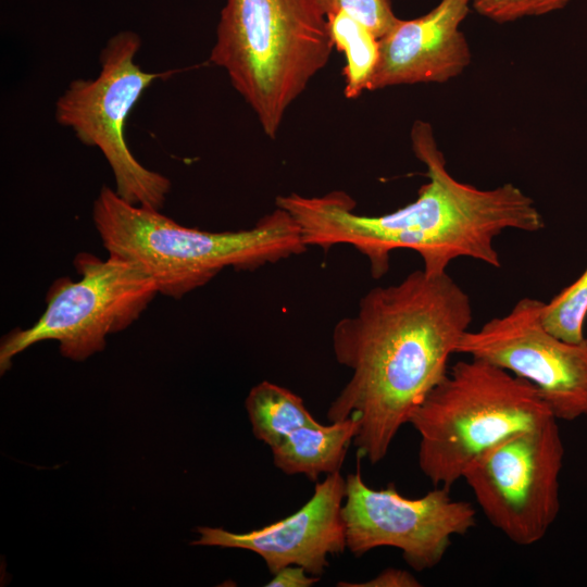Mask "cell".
<instances>
[{"instance_id":"obj_7","label":"cell","mask_w":587,"mask_h":587,"mask_svg":"<svg viewBox=\"0 0 587 587\" xmlns=\"http://www.w3.org/2000/svg\"><path fill=\"white\" fill-rule=\"evenodd\" d=\"M141 47L132 30L112 36L100 53V72L70 83L55 102L57 122L79 141L98 148L110 165L116 193L125 201L161 210L171 180L145 167L128 148L125 126L129 112L154 80L174 72H146L135 62Z\"/></svg>"},{"instance_id":"obj_20","label":"cell","mask_w":587,"mask_h":587,"mask_svg":"<svg viewBox=\"0 0 587 587\" xmlns=\"http://www.w3.org/2000/svg\"><path fill=\"white\" fill-rule=\"evenodd\" d=\"M309 573L299 565H288L275 574L265 584L267 587H310L320 580L319 576L308 575Z\"/></svg>"},{"instance_id":"obj_15","label":"cell","mask_w":587,"mask_h":587,"mask_svg":"<svg viewBox=\"0 0 587 587\" xmlns=\"http://www.w3.org/2000/svg\"><path fill=\"white\" fill-rule=\"evenodd\" d=\"M329 35L337 50L344 53V95L357 99L371 90L379 60V39L364 25L344 12L327 15Z\"/></svg>"},{"instance_id":"obj_3","label":"cell","mask_w":587,"mask_h":587,"mask_svg":"<svg viewBox=\"0 0 587 587\" xmlns=\"http://www.w3.org/2000/svg\"><path fill=\"white\" fill-rule=\"evenodd\" d=\"M160 211L132 204L103 186L93 201L92 221L109 254L137 262L159 294L174 299L227 267L254 271L308 249L296 221L278 207L236 232L185 227Z\"/></svg>"},{"instance_id":"obj_17","label":"cell","mask_w":587,"mask_h":587,"mask_svg":"<svg viewBox=\"0 0 587 587\" xmlns=\"http://www.w3.org/2000/svg\"><path fill=\"white\" fill-rule=\"evenodd\" d=\"M326 15L344 12L367 27L378 39L398 22L391 0H320Z\"/></svg>"},{"instance_id":"obj_12","label":"cell","mask_w":587,"mask_h":587,"mask_svg":"<svg viewBox=\"0 0 587 587\" xmlns=\"http://www.w3.org/2000/svg\"><path fill=\"white\" fill-rule=\"evenodd\" d=\"M473 0H440L426 14L398 20L379 38V60L371 90L399 85L446 83L471 63L460 25Z\"/></svg>"},{"instance_id":"obj_8","label":"cell","mask_w":587,"mask_h":587,"mask_svg":"<svg viewBox=\"0 0 587 587\" xmlns=\"http://www.w3.org/2000/svg\"><path fill=\"white\" fill-rule=\"evenodd\" d=\"M564 454L552 417L485 450L462 479L489 523L510 541L527 547L539 542L558 517Z\"/></svg>"},{"instance_id":"obj_19","label":"cell","mask_w":587,"mask_h":587,"mask_svg":"<svg viewBox=\"0 0 587 587\" xmlns=\"http://www.w3.org/2000/svg\"><path fill=\"white\" fill-rule=\"evenodd\" d=\"M339 587H419L420 580L410 572L388 567L377 574L375 577L363 583L339 582Z\"/></svg>"},{"instance_id":"obj_6","label":"cell","mask_w":587,"mask_h":587,"mask_svg":"<svg viewBox=\"0 0 587 587\" xmlns=\"http://www.w3.org/2000/svg\"><path fill=\"white\" fill-rule=\"evenodd\" d=\"M78 280L62 276L47 291L46 309L28 328H15L0 344V372L30 346L57 340L63 357L84 361L102 351L107 337L128 328L159 294L152 277L132 260H105L80 252L73 260Z\"/></svg>"},{"instance_id":"obj_10","label":"cell","mask_w":587,"mask_h":587,"mask_svg":"<svg viewBox=\"0 0 587 587\" xmlns=\"http://www.w3.org/2000/svg\"><path fill=\"white\" fill-rule=\"evenodd\" d=\"M544 302L522 298L502 316L467 330L457 353L519 376L538 390L557 420L587 415V338L565 341L541 322Z\"/></svg>"},{"instance_id":"obj_13","label":"cell","mask_w":587,"mask_h":587,"mask_svg":"<svg viewBox=\"0 0 587 587\" xmlns=\"http://www.w3.org/2000/svg\"><path fill=\"white\" fill-rule=\"evenodd\" d=\"M359 428L353 416L301 426L271 448L273 463L287 475L303 474L315 482L322 474L339 472Z\"/></svg>"},{"instance_id":"obj_9","label":"cell","mask_w":587,"mask_h":587,"mask_svg":"<svg viewBox=\"0 0 587 587\" xmlns=\"http://www.w3.org/2000/svg\"><path fill=\"white\" fill-rule=\"evenodd\" d=\"M341 513L351 553L361 557L375 548H396L415 571L438 565L452 538L476 525L474 507L453 499L450 488L435 487L420 498H408L394 484L371 488L359 465L346 477Z\"/></svg>"},{"instance_id":"obj_11","label":"cell","mask_w":587,"mask_h":587,"mask_svg":"<svg viewBox=\"0 0 587 587\" xmlns=\"http://www.w3.org/2000/svg\"><path fill=\"white\" fill-rule=\"evenodd\" d=\"M346 478L335 472L317 483L311 499L287 517L248 533L200 526L192 546L236 548L252 551L275 574L288 565L302 566L313 576L322 575L329 555L347 548L342 504Z\"/></svg>"},{"instance_id":"obj_1","label":"cell","mask_w":587,"mask_h":587,"mask_svg":"<svg viewBox=\"0 0 587 587\" xmlns=\"http://www.w3.org/2000/svg\"><path fill=\"white\" fill-rule=\"evenodd\" d=\"M470 296L447 273L422 268L369 290L332 334L337 362L351 377L327 410L329 422L353 416L359 458L380 462L399 429L445 378L470 329Z\"/></svg>"},{"instance_id":"obj_4","label":"cell","mask_w":587,"mask_h":587,"mask_svg":"<svg viewBox=\"0 0 587 587\" xmlns=\"http://www.w3.org/2000/svg\"><path fill=\"white\" fill-rule=\"evenodd\" d=\"M333 48L320 0H226L210 61L225 71L263 133L275 138Z\"/></svg>"},{"instance_id":"obj_16","label":"cell","mask_w":587,"mask_h":587,"mask_svg":"<svg viewBox=\"0 0 587 587\" xmlns=\"http://www.w3.org/2000/svg\"><path fill=\"white\" fill-rule=\"evenodd\" d=\"M587 316V267L570 286L544 302L541 322L554 336L579 342L585 338L584 323Z\"/></svg>"},{"instance_id":"obj_2","label":"cell","mask_w":587,"mask_h":587,"mask_svg":"<svg viewBox=\"0 0 587 587\" xmlns=\"http://www.w3.org/2000/svg\"><path fill=\"white\" fill-rule=\"evenodd\" d=\"M411 141L428 183L413 202L396 211L358 214L353 198L341 190L312 197L291 192L276 197L275 204L296 221L308 248L352 246L367 259L374 278L388 272L397 249L417 252L428 276L447 273L449 263L462 257L500 267L497 236L507 229L534 233L545 227L533 199L512 183L479 189L455 179L427 122L413 124Z\"/></svg>"},{"instance_id":"obj_14","label":"cell","mask_w":587,"mask_h":587,"mask_svg":"<svg viewBox=\"0 0 587 587\" xmlns=\"http://www.w3.org/2000/svg\"><path fill=\"white\" fill-rule=\"evenodd\" d=\"M246 410L254 437L271 448L299 427L317 423L301 397L268 380L251 388Z\"/></svg>"},{"instance_id":"obj_5","label":"cell","mask_w":587,"mask_h":587,"mask_svg":"<svg viewBox=\"0 0 587 587\" xmlns=\"http://www.w3.org/2000/svg\"><path fill=\"white\" fill-rule=\"evenodd\" d=\"M554 417L534 385L489 362L454 363L409 419L420 435L419 466L450 488L500 440Z\"/></svg>"},{"instance_id":"obj_18","label":"cell","mask_w":587,"mask_h":587,"mask_svg":"<svg viewBox=\"0 0 587 587\" xmlns=\"http://www.w3.org/2000/svg\"><path fill=\"white\" fill-rule=\"evenodd\" d=\"M571 0H473V9L496 23L539 16L565 8Z\"/></svg>"}]
</instances>
